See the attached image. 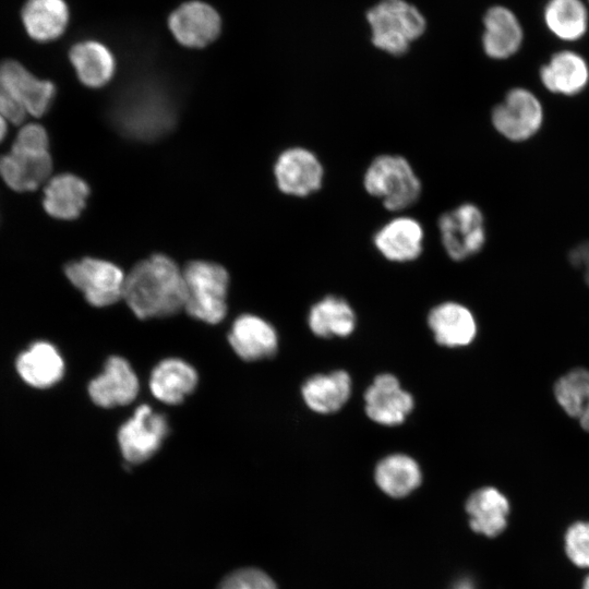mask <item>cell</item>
Wrapping results in <instances>:
<instances>
[{"instance_id": "obj_1", "label": "cell", "mask_w": 589, "mask_h": 589, "mask_svg": "<svg viewBox=\"0 0 589 589\" xmlns=\"http://www.w3.org/2000/svg\"><path fill=\"white\" fill-rule=\"evenodd\" d=\"M122 299L141 320L173 315L184 309L183 272L170 257L155 254L125 276Z\"/></svg>"}, {"instance_id": "obj_2", "label": "cell", "mask_w": 589, "mask_h": 589, "mask_svg": "<svg viewBox=\"0 0 589 589\" xmlns=\"http://www.w3.org/2000/svg\"><path fill=\"white\" fill-rule=\"evenodd\" d=\"M46 131L35 125L23 128L16 134L11 151L0 156V177L13 190L32 191L51 172Z\"/></svg>"}, {"instance_id": "obj_3", "label": "cell", "mask_w": 589, "mask_h": 589, "mask_svg": "<svg viewBox=\"0 0 589 589\" xmlns=\"http://www.w3.org/2000/svg\"><path fill=\"white\" fill-rule=\"evenodd\" d=\"M365 191L392 212L404 211L420 197L422 185L409 161L399 155L375 157L363 175Z\"/></svg>"}, {"instance_id": "obj_4", "label": "cell", "mask_w": 589, "mask_h": 589, "mask_svg": "<svg viewBox=\"0 0 589 589\" xmlns=\"http://www.w3.org/2000/svg\"><path fill=\"white\" fill-rule=\"evenodd\" d=\"M372 43L393 56L405 55L425 31V19L404 0H382L366 12Z\"/></svg>"}, {"instance_id": "obj_5", "label": "cell", "mask_w": 589, "mask_h": 589, "mask_svg": "<svg viewBox=\"0 0 589 589\" xmlns=\"http://www.w3.org/2000/svg\"><path fill=\"white\" fill-rule=\"evenodd\" d=\"M182 272L187 288L183 310L208 324L221 322L227 314V271L213 262L192 261Z\"/></svg>"}, {"instance_id": "obj_6", "label": "cell", "mask_w": 589, "mask_h": 589, "mask_svg": "<svg viewBox=\"0 0 589 589\" xmlns=\"http://www.w3.org/2000/svg\"><path fill=\"white\" fill-rule=\"evenodd\" d=\"M68 279L94 306H107L123 298L125 275L108 261L85 257L64 268Z\"/></svg>"}, {"instance_id": "obj_7", "label": "cell", "mask_w": 589, "mask_h": 589, "mask_svg": "<svg viewBox=\"0 0 589 589\" xmlns=\"http://www.w3.org/2000/svg\"><path fill=\"white\" fill-rule=\"evenodd\" d=\"M437 225L443 248L454 261H464L484 245V218L474 204L464 203L442 214Z\"/></svg>"}, {"instance_id": "obj_8", "label": "cell", "mask_w": 589, "mask_h": 589, "mask_svg": "<svg viewBox=\"0 0 589 589\" xmlns=\"http://www.w3.org/2000/svg\"><path fill=\"white\" fill-rule=\"evenodd\" d=\"M168 431V422L164 414L154 412L148 405H141L118 432V442L124 459L131 464L147 460L160 448Z\"/></svg>"}, {"instance_id": "obj_9", "label": "cell", "mask_w": 589, "mask_h": 589, "mask_svg": "<svg viewBox=\"0 0 589 589\" xmlns=\"http://www.w3.org/2000/svg\"><path fill=\"white\" fill-rule=\"evenodd\" d=\"M542 121L543 109L539 99L520 87L510 89L492 111V123L496 131L516 142L536 134Z\"/></svg>"}, {"instance_id": "obj_10", "label": "cell", "mask_w": 589, "mask_h": 589, "mask_svg": "<svg viewBox=\"0 0 589 589\" xmlns=\"http://www.w3.org/2000/svg\"><path fill=\"white\" fill-rule=\"evenodd\" d=\"M274 175L281 192L304 197L321 189L324 168L318 157L310 149L290 147L278 156Z\"/></svg>"}, {"instance_id": "obj_11", "label": "cell", "mask_w": 589, "mask_h": 589, "mask_svg": "<svg viewBox=\"0 0 589 589\" xmlns=\"http://www.w3.org/2000/svg\"><path fill=\"white\" fill-rule=\"evenodd\" d=\"M414 400L390 373L378 374L364 393L366 416L382 425H398L411 413Z\"/></svg>"}, {"instance_id": "obj_12", "label": "cell", "mask_w": 589, "mask_h": 589, "mask_svg": "<svg viewBox=\"0 0 589 589\" xmlns=\"http://www.w3.org/2000/svg\"><path fill=\"white\" fill-rule=\"evenodd\" d=\"M168 25L178 43L189 48H202L218 37L221 19L213 7L195 0L172 11Z\"/></svg>"}, {"instance_id": "obj_13", "label": "cell", "mask_w": 589, "mask_h": 589, "mask_svg": "<svg viewBox=\"0 0 589 589\" xmlns=\"http://www.w3.org/2000/svg\"><path fill=\"white\" fill-rule=\"evenodd\" d=\"M140 384L130 363L118 356L110 357L101 374L88 384L91 399L99 407L112 408L132 402Z\"/></svg>"}, {"instance_id": "obj_14", "label": "cell", "mask_w": 589, "mask_h": 589, "mask_svg": "<svg viewBox=\"0 0 589 589\" xmlns=\"http://www.w3.org/2000/svg\"><path fill=\"white\" fill-rule=\"evenodd\" d=\"M0 82L26 113L35 117L48 110L56 94L51 82L36 77L14 60L0 63Z\"/></svg>"}, {"instance_id": "obj_15", "label": "cell", "mask_w": 589, "mask_h": 589, "mask_svg": "<svg viewBox=\"0 0 589 589\" xmlns=\"http://www.w3.org/2000/svg\"><path fill=\"white\" fill-rule=\"evenodd\" d=\"M119 125L130 135L153 139L171 125L173 119L167 100L147 95L124 100L120 106Z\"/></svg>"}, {"instance_id": "obj_16", "label": "cell", "mask_w": 589, "mask_h": 589, "mask_svg": "<svg viewBox=\"0 0 589 589\" xmlns=\"http://www.w3.org/2000/svg\"><path fill=\"white\" fill-rule=\"evenodd\" d=\"M422 225L409 216H398L384 224L373 237L376 250L388 261L405 263L418 259L423 251Z\"/></svg>"}, {"instance_id": "obj_17", "label": "cell", "mask_w": 589, "mask_h": 589, "mask_svg": "<svg viewBox=\"0 0 589 589\" xmlns=\"http://www.w3.org/2000/svg\"><path fill=\"white\" fill-rule=\"evenodd\" d=\"M482 46L485 55L503 60L514 56L524 41V28L517 15L507 7L493 5L483 17Z\"/></svg>"}, {"instance_id": "obj_18", "label": "cell", "mask_w": 589, "mask_h": 589, "mask_svg": "<svg viewBox=\"0 0 589 589\" xmlns=\"http://www.w3.org/2000/svg\"><path fill=\"white\" fill-rule=\"evenodd\" d=\"M428 325L435 341L448 348L468 346L477 335L473 314L458 302L447 301L434 306L428 315Z\"/></svg>"}, {"instance_id": "obj_19", "label": "cell", "mask_w": 589, "mask_h": 589, "mask_svg": "<svg viewBox=\"0 0 589 589\" xmlns=\"http://www.w3.org/2000/svg\"><path fill=\"white\" fill-rule=\"evenodd\" d=\"M228 340L235 352L244 361H256L276 353L278 337L265 320L243 314L233 322Z\"/></svg>"}, {"instance_id": "obj_20", "label": "cell", "mask_w": 589, "mask_h": 589, "mask_svg": "<svg viewBox=\"0 0 589 589\" xmlns=\"http://www.w3.org/2000/svg\"><path fill=\"white\" fill-rule=\"evenodd\" d=\"M540 80L550 92L572 96L587 86L589 65L579 53L561 50L541 67Z\"/></svg>"}, {"instance_id": "obj_21", "label": "cell", "mask_w": 589, "mask_h": 589, "mask_svg": "<svg viewBox=\"0 0 589 589\" xmlns=\"http://www.w3.org/2000/svg\"><path fill=\"white\" fill-rule=\"evenodd\" d=\"M352 381L345 370L310 376L301 387L304 404L312 411L322 414L341 409L350 398Z\"/></svg>"}, {"instance_id": "obj_22", "label": "cell", "mask_w": 589, "mask_h": 589, "mask_svg": "<svg viewBox=\"0 0 589 589\" xmlns=\"http://www.w3.org/2000/svg\"><path fill=\"white\" fill-rule=\"evenodd\" d=\"M21 378L36 388H48L64 374V361L57 348L48 341H36L16 359Z\"/></svg>"}, {"instance_id": "obj_23", "label": "cell", "mask_w": 589, "mask_h": 589, "mask_svg": "<svg viewBox=\"0 0 589 589\" xmlns=\"http://www.w3.org/2000/svg\"><path fill=\"white\" fill-rule=\"evenodd\" d=\"M69 16L64 0H26L21 11L25 32L39 43L59 38L67 29Z\"/></svg>"}, {"instance_id": "obj_24", "label": "cell", "mask_w": 589, "mask_h": 589, "mask_svg": "<svg viewBox=\"0 0 589 589\" xmlns=\"http://www.w3.org/2000/svg\"><path fill=\"white\" fill-rule=\"evenodd\" d=\"M196 384V371L177 358L160 361L149 377V389L154 397L168 405L182 402L195 389Z\"/></svg>"}, {"instance_id": "obj_25", "label": "cell", "mask_w": 589, "mask_h": 589, "mask_svg": "<svg viewBox=\"0 0 589 589\" xmlns=\"http://www.w3.org/2000/svg\"><path fill=\"white\" fill-rule=\"evenodd\" d=\"M89 194L87 183L72 175L62 173L52 178L45 188V211L58 219H74L85 207Z\"/></svg>"}, {"instance_id": "obj_26", "label": "cell", "mask_w": 589, "mask_h": 589, "mask_svg": "<svg viewBox=\"0 0 589 589\" xmlns=\"http://www.w3.org/2000/svg\"><path fill=\"white\" fill-rule=\"evenodd\" d=\"M69 58L79 80L88 87H101L115 74L113 55L97 40L76 43L70 49Z\"/></svg>"}, {"instance_id": "obj_27", "label": "cell", "mask_w": 589, "mask_h": 589, "mask_svg": "<svg viewBox=\"0 0 589 589\" xmlns=\"http://www.w3.org/2000/svg\"><path fill=\"white\" fill-rule=\"evenodd\" d=\"M466 510L472 530L488 537H496L506 527L509 504L498 490L485 486L469 496Z\"/></svg>"}, {"instance_id": "obj_28", "label": "cell", "mask_w": 589, "mask_h": 589, "mask_svg": "<svg viewBox=\"0 0 589 589\" xmlns=\"http://www.w3.org/2000/svg\"><path fill=\"white\" fill-rule=\"evenodd\" d=\"M356 322L353 309L336 296H326L314 303L308 316L311 332L322 338L347 337L353 333Z\"/></svg>"}, {"instance_id": "obj_29", "label": "cell", "mask_w": 589, "mask_h": 589, "mask_svg": "<svg viewBox=\"0 0 589 589\" xmlns=\"http://www.w3.org/2000/svg\"><path fill=\"white\" fill-rule=\"evenodd\" d=\"M542 15L548 31L563 41H577L589 28V11L582 0H548Z\"/></svg>"}, {"instance_id": "obj_30", "label": "cell", "mask_w": 589, "mask_h": 589, "mask_svg": "<svg viewBox=\"0 0 589 589\" xmlns=\"http://www.w3.org/2000/svg\"><path fill=\"white\" fill-rule=\"evenodd\" d=\"M374 478L377 486L392 497H404L422 481L418 462L406 454H392L378 461Z\"/></svg>"}, {"instance_id": "obj_31", "label": "cell", "mask_w": 589, "mask_h": 589, "mask_svg": "<svg viewBox=\"0 0 589 589\" xmlns=\"http://www.w3.org/2000/svg\"><path fill=\"white\" fill-rule=\"evenodd\" d=\"M554 395L563 410L589 431V370L577 368L561 376Z\"/></svg>"}, {"instance_id": "obj_32", "label": "cell", "mask_w": 589, "mask_h": 589, "mask_svg": "<svg viewBox=\"0 0 589 589\" xmlns=\"http://www.w3.org/2000/svg\"><path fill=\"white\" fill-rule=\"evenodd\" d=\"M565 549L574 564L589 567V522H577L567 530Z\"/></svg>"}, {"instance_id": "obj_33", "label": "cell", "mask_w": 589, "mask_h": 589, "mask_svg": "<svg viewBox=\"0 0 589 589\" xmlns=\"http://www.w3.org/2000/svg\"><path fill=\"white\" fill-rule=\"evenodd\" d=\"M218 589H276V585L265 573L245 568L229 575Z\"/></svg>"}, {"instance_id": "obj_34", "label": "cell", "mask_w": 589, "mask_h": 589, "mask_svg": "<svg viewBox=\"0 0 589 589\" xmlns=\"http://www.w3.org/2000/svg\"><path fill=\"white\" fill-rule=\"evenodd\" d=\"M0 115L13 123H21L26 111L0 82Z\"/></svg>"}, {"instance_id": "obj_35", "label": "cell", "mask_w": 589, "mask_h": 589, "mask_svg": "<svg viewBox=\"0 0 589 589\" xmlns=\"http://www.w3.org/2000/svg\"><path fill=\"white\" fill-rule=\"evenodd\" d=\"M572 264L584 272L585 280L589 286V241H585L572 249L569 253Z\"/></svg>"}, {"instance_id": "obj_36", "label": "cell", "mask_w": 589, "mask_h": 589, "mask_svg": "<svg viewBox=\"0 0 589 589\" xmlns=\"http://www.w3.org/2000/svg\"><path fill=\"white\" fill-rule=\"evenodd\" d=\"M452 589H474V587L469 579H461L457 581Z\"/></svg>"}, {"instance_id": "obj_37", "label": "cell", "mask_w": 589, "mask_h": 589, "mask_svg": "<svg viewBox=\"0 0 589 589\" xmlns=\"http://www.w3.org/2000/svg\"><path fill=\"white\" fill-rule=\"evenodd\" d=\"M5 120L7 119L0 115V142L4 139L7 134L8 127Z\"/></svg>"}, {"instance_id": "obj_38", "label": "cell", "mask_w": 589, "mask_h": 589, "mask_svg": "<svg viewBox=\"0 0 589 589\" xmlns=\"http://www.w3.org/2000/svg\"><path fill=\"white\" fill-rule=\"evenodd\" d=\"M582 589H589V576L586 578Z\"/></svg>"}, {"instance_id": "obj_39", "label": "cell", "mask_w": 589, "mask_h": 589, "mask_svg": "<svg viewBox=\"0 0 589 589\" xmlns=\"http://www.w3.org/2000/svg\"><path fill=\"white\" fill-rule=\"evenodd\" d=\"M587 2L589 3V0H587Z\"/></svg>"}]
</instances>
